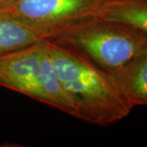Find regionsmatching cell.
I'll list each match as a JSON object with an SVG mask.
<instances>
[{
    "label": "cell",
    "instance_id": "6da1fadb",
    "mask_svg": "<svg viewBox=\"0 0 147 147\" xmlns=\"http://www.w3.org/2000/svg\"><path fill=\"white\" fill-rule=\"evenodd\" d=\"M53 68L76 108V118L106 126L126 118L133 106L114 76L47 39Z\"/></svg>",
    "mask_w": 147,
    "mask_h": 147
},
{
    "label": "cell",
    "instance_id": "7a4b0ae2",
    "mask_svg": "<svg viewBox=\"0 0 147 147\" xmlns=\"http://www.w3.org/2000/svg\"><path fill=\"white\" fill-rule=\"evenodd\" d=\"M115 77L147 51V35L128 25L90 16L51 38Z\"/></svg>",
    "mask_w": 147,
    "mask_h": 147
},
{
    "label": "cell",
    "instance_id": "3957f363",
    "mask_svg": "<svg viewBox=\"0 0 147 147\" xmlns=\"http://www.w3.org/2000/svg\"><path fill=\"white\" fill-rule=\"evenodd\" d=\"M104 1L17 0L5 11L51 39L69 26L94 16Z\"/></svg>",
    "mask_w": 147,
    "mask_h": 147
},
{
    "label": "cell",
    "instance_id": "277c9868",
    "mask_svg": "<svg viewBox=\"0 0 147 147\" xmlns=\"http://www.w3.org/2000/svg\"><path fill=\"white\" fill-rule=\"evenodd\" d=\"M47 39L0 57V86L44 104L40 83Z\"/></svg>",
    "mask_w": 147,
    "mask_h": 147
},
{
    "label": "cell",
    "instance_id": "5b68a950",
    "mask_svg": "<svg viewBox=\"0 0 147 147\" xmlns=\"http://www.w3.org/2000/svg\"><path fill=\"white\" fill-rule=\"evenodd\" d=\"M93 16L126 24L147 35V0H105Z\"/></svg>",
    "mask_w": 147,
    "mask_h": 147
},
{
    "label": "cell",
    "instance_id": "8992f818",
    "mask_svg": "<svg viewBox=\"0 0 147 147\" xmlns=\"http://www.w3.org/2000/svg\"><path fill=\"white\" fill-rule=\"evenodd\" d=\"M48 39L43 34L0 11V57Z\"/></svg>",
    "mask_w": 147,
    "mask_h": 147
},
{
    "label": "cell",
    "instance_id": "52a82bcc",
    "mask_svg": "<svg viewBox=\"0 0 147 147\" xmlns=\"http://www.w3.org/2000/svg\"><path fill=\"white\" fill-rule=\"evenodd\" d=\"M115 79L121 92L133 107L147 106V51Z\"/></svg>",
    "mask_w": 147,
    "mask_h": 147
},
{
    "label": "cell",
    "instance_id": "ba28073f",
    "mask_svg": "<svg viewBox=\"0 0 147 147\" xmlns=\"http://www.w3.org/2000/svg\"><path fill=\"white\" fill-rule=\"evenodd\" d=\"M40 83L42 94L44 96V104L51 105L76 118V108L61 84L60 79L53 68V62L48 52L47 39L46 49L44 51L41 63Z\"/></svg>",
    "mask_w": 147,
    "mask_h": 147
},
{
    "label": "cell",
    "instance_id": "9c48e42d",
    "mask_svg": "<svg viewBox=\"0 0 147 147\" xmlns=\"http://www.w3.org/2000/svg\"><path fill=\"white\" fill-rule=\"evenodd\" d=\"M17 0H0V11L9 9Z\"/></svg>",
    "mask_w": 147,
    "mask_h": 147
}]
</instances>
